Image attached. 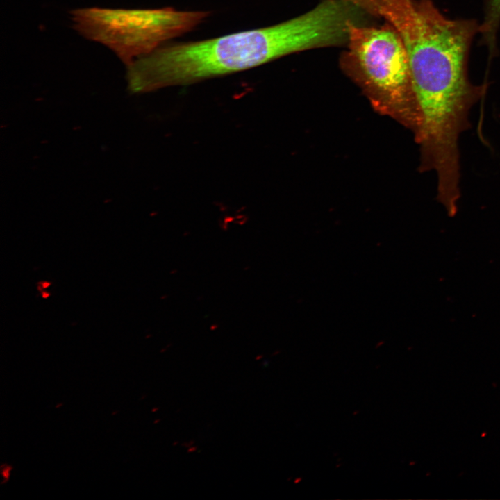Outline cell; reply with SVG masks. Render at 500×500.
<instances>
[{"label": "cell", "instance_id": "5", "mask_svg": "<svg viewBox=\"0 0 500 500\" xmlns=\"http://www.w3.org/2000/svg\"><path fill=\"white\" fill-rule=\"evenodd\" d=\"M42 287H43L44 288H47V287L49 285V283H47V282H44V283H42Z\"/></svg>", "mask_w": 500, "mask_h": 500}, {"label": "cell", "instance_id": "1", "mask_svg": "<svg viewBox=\"0 0 500 500\" xmlns=\"http://www.w3.org/2000/svg\"><path fill=\"white\" fill-rule=\"evenodd\" d=\"M378 16L399 34L406 50L419 116L416 133L422 162L440 173L459 167L458 140L484 87L469 79V52L480 24L445 16L433 0H382Z\"/></svg>", "mask_w": 500, "mask_h": 500}, {"label": "cell", "instance_id": "4", "mask_svg": "<svg viewBox=\"0 0 500 500\" xmlns=\"http://www.w3.org/2000/svg\"><path fill=\"white\" fill-rule=\"evenodd\" d=\"M74 29L101 43L126 66L171 40L198 26L210 12L153 9L84 8L70 12Z\"/></svg>", "mask_w": 500, "mask_h": 500}, {"label": "cell", "instance_id": "2", "mask_svg": "<svg viewBox=\"0 0 500 500\" xmlns=\"http://www.w3.org/2000/svg\"><path fill=\"white\" fill-rule=\"evenodd\" d=\"M343 0H325L285 22L199 41L165 44L127 65L129 89L185 85L262 65L308 49L347 41L355 21Z\"/></svg>", "mask_w": 500, "mask_h": 500}, {"label": "cell", "instance_id": "3", "mask_svg": "<svg viewBox=\"0 0 500 500\" xmlns=\"http://www.w3.org/2000/svg\"><path fill=\"white\" fill-rule=\"evenodd\" d=\"M349 62L373 103L394 115L416 134L419 116L408 58L398 32L390 25L349 29Z\"/></svg>", "mask_w": 500, "mask_h": 500}]
</instances>
